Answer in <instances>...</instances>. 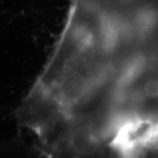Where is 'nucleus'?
Segmentation results:
<instances>
[{"instance_id": "obj_1", "label": "nucleus", "mask_w": 158, "mask_h": 158, "mask_svg": "<svg viewBox=\"0 0 158 158\" xmlns=\"http://www.w3.org/2000/svg\"><path fill=\"white\" fill-rule=\"evenodd\" d=\"M144 93L149 98H158V80L150 79L145 83Z\"/></svg>"}]
</instances>
